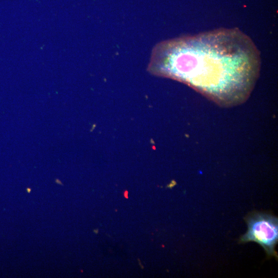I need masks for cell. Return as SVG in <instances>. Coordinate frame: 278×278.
I'll return each instance as SVG.
<instances>
[{"label": "cell", "mask_w": 278, "mask_h": 278, "mask_svg": "<svg viewBox=\"0 0 278 278\" xmlns=\"http://www.w3.org/2000/svg\"><path fill=\"white\" fill-rule=\"evenodd\" d=\"M150 68L187 83L221 102H239L251 92L260 66L251 38L238 28H219L164 41Z\"/></svg>", "instance_id": "1"}, {"label": "cell", "mask_w": 278, "mask_h": 278, "mask_svg": "<svg viewBox=\"0 0 278 278\" xmlns=\"http://www.w3.org/2000/svg\"><path fill=\"white\" fill-rule=\"evenodd\" d=\"M248 229L239 238V244L254 241L268 256L277 259L275 247L278 241V219L270 214L254 212L245 218Z\"/></svg>", "instance_id": "2"}, {"label": "cell", "mask_w": 278, "mask_h": 278, "mask_svg": "<svg viewBox=\"0 0 278 278\" xmlns=\"http://www.w3.org/2000/svg\"><path fill=\"white\" fill-rule=\"evenodd\" d=\"M26 190H27V192L28 193H30V192H31V188H27L26 189Z\"/></svg>", "instance_id": "3"}, {"label": "cell", "mask_w": 278, "mask_h": 278, "mask_svg": "<svg viewBox=\"0 0 278 278\" xmlns=\"http://www.w3.org/2000/svg\"><path fill=\"white\" fill-rule=\"evenodd\" d=\"M56 182L57 183H58L59 184H60L62 185V184L61 183V182H60V181H59V180L56 179Z\"/></svg>", "instance_id": "4"}]
</instances>
